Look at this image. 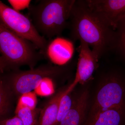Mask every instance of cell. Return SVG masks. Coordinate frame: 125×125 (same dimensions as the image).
<instances>
[{"mask_svg":"<svg viewBox=\"0 0 125 125\" xmlns=\"http://www.w3.org/2000/svg\"><path fill=\"white\" fill-rule=\"evenodd\" d=\"M71 40L85 42L99 59L115 50L116 30L102 22L92 11L86 0H75L69 20Z\"/></svg>","mask_w":125,"mask_h":125,"instance_id":"1","label":"cell"},{"mask_svg":"<svg viewBox=\"0 0 125 125\" xmlns=\"http://www.w3.org/2000/svg\"><path fill=\"white\" fill-rule=\"evenodd\" d=\"M90 82L86 118L109 108L125 106V70L117 67L99 71Z\"/></svg>","mask_w":125,"mask_h":125,"instance_id":"2","label":"cell"},{"mask_svg":"<svg viewBox=\"0 0 125 125\" xmlns=\"http://www.w3.org/2000/svg\"><path fill=\"white\" fill-rule=\"evenodd\" d=\"M75 0H42L31 5L28 15L37 31L49 39L61 36L68 27Z\"/></svg>","mask_w":125,"mask_h":125,"instance_id":"3","label":"cell"},{"mask_svg":"<svg viewBox=\"0 0 125 125\" xmlns=\"http://www.w3.org/2000/svg\"><path fill=\"white\" fill-rule=\"evenodd\" d=\"M0 55L7 66L27 65L33 68L43 56L34 44L0 23Z\"/></svg>","mask_w":125,"mask_h":125,"instance_id":"4","label":"cell"},{"mask_svg":"<svg viewBox=\"0 0 125 125\" xmlns=\"http://www.w3.org/2000/svg\"><path fill=\"white\" fill-rule=\"evenodd\" d=\"M0 23L7 29L32 43L41 53L47 40L37 31L28 15L21 13L0 0Z\"/></svg>","mask_w":125,"mask_h":125,"instance_id":"5","label":"cell"},{"mask_svg":"<svg viewBox=\"0 0 125 125\" xmlns=\"http://www.w3.org/2000/svg\"><path fill=\"white\" fill-rule=\"evenodd\" d=\"M68 67L46 64L27 71H16L10 76L13 90L21 96L34 90L43 79L46 77L56 78L67 74Z\"/></svg>","mask_w":125,"mask_h":125,"instance_id":"6","label":"cell"},{"mask_svg":"<svg viewBox=\"0 0 125 125\" xmlns=\"http://www.w3.org/2000/svg\"><path fill=\"white\" fill-rule=\"evenodd\" d=\"M90 10L102 22L115 30L125 19V0H86Z\"/></svg>","mask_w":125,"mask_h":125,"instance_id":"7","label":"cell"},{"mask_svg":"<svg viewBox=\"0 0 125 125\" xmlns=\"http://www.w3.org/2000/svg\"><path fill=\"white\" fill-rule=\"evenodd\" d=\"M79 42L76 73L72 83L75 86L78 84L83 85L92 79L98 68L99 60L88 45L83 41Z\"/></svg>","mask_w":125,"mask_h":125,"instance_id":"8","label":"cell"},{"mask_svg":"<svg viewBox=\"0 0 125 125\" xmlns=\"http://www.w3.org/2000/svg\"><path fill=\"white\" fill-rule=\"evenodd\" d=\"M73 90L71 108L58 125H83L88 113L90 81Z\"/></svg>","mask_w":125,"mask_h":125,"instance_id":"9","label":"cell"},{"mask_svg":"<svg viewBox=\"0 0 125 125\" xmlns=\"http://www.w3.org/2000/svg\"><path fill=\"white\" fill-rule=\"evenodd\" d=\"M74 51L73 41L60 36L47 40L42 54L56 65L62 66L69 62Z\"/></svg>","mask_w":125,"mask_h":125,"instance_id":"10","label":"cell"},{"mask_svg":"<svg viewBox=\"0 0 125 125\" xmlns=\"http://www.w3.org/2000/svg\"><path fill=\"white\" fill-rule=\"evenodd\" d=\"M83 125H125V106L106 109L87 117Z\"/></svg>","mask_w":125,"mask_h":125,"instance_id":"11","label":"cell"},{"mask_svg":"<svg viewBox=\"0 0 125 125\" xmlns=\"http://www.w3.org/2000/svg\"><path fill=\"white\" fill-rule=\"evenodd\" d=\"M68 87L62 88L48 100L40 111L37 125H56L59 103Z\"/></svg>","mask_w":125,"mask_h":125,"instance_id":"12","label":"cell"},{"mask_svg":"<svg viewBox=\"0 0 125 125\" xmlns=\"http://www.w3.org/2000/svg\"><path fill=\"white\" fill-rule=\"evenodd\" d=\"M40 111L39 109H31L17 105L15 115L20 119L23 125H37Z\"/></svg>","mask_w":125,"mask_h":125,"instance_id":"13","label":"cell"},{"mask_svg":"<svg viewBox=\"0 0 125 125\" xmlns=\"http://www.w3.org/2000/svg\"><path fill=\"white\" fill-rule=\"evenodd\" d=\"M75 88L70 84L67 91L61 98L58 106L56 125H58L71 108L73 102V90Z\"/></svg>","mask_w":125,"mask_h":125,"instance_id":"14","label":"cell"},{"mask_svg":"<svg viewBox=\"0 0 125 125\" xmlns=\"http://www.w3.org/2000/svg\"><path fill=\"white\" fill-rule=\"evenodd\" d=\"M5 85L0 79V118L7 112L10 106V94Z\"/></svg>","mask_w":125,"mask_h":125,"instance_id":"15","label":"cell"},{"mask_svg":"<svg viewBox=\"0 0 125 125\" xmlns=\"http://www.w3.org/2000/svg\"><path fill=\"white\" fill-rule=\"evenodd\" d=\"M54 78L46 77L43 79L34 90L36 94L42 96H48L53 94L55 93L53 82Z\"/></svg>","mask_w":125,"mask_h":125,"instance_id":"16","label":"cell"},{"mask_svg":"<svg viewBox=\"0 0 125 125\" xmlns=\"http://www.w3.org/2000/svg\"><path fill=\"white\" fill-rule=\"evenodd\" d=\"M115 30L117 35L115 50L125 61V19L119 23Z\"/></svg>","mask_w":125,"mask_h":125,"instance_id":"17","label":"cell"},{"mask_svg":"<svg viewBox=\"0 0 125 125\" xmlns=\"http://www.w3.org/2000/svg\"><path fill=\"white\" fill-rule=\"evenodd\" d=\"M37 104V98L35 92H30L21 95L17 105L30 109H36Z\"/></svg>","mask_w":125,"mask_h":125,"instance_id":"18","label":"cell"},{"mask_svg":"<svg viewBox=\"0 0 125 125\" xmlns=\"http://www.w3.org/2000/svg\"><path fill=\"white\" fill-rule=\"evenodd\" d=\"M30 0H8V2L14 10L20 11L25 9H28L31 5Z\"/></svg>","mask_w":125,"mask_h":125,"instance_id":"19","label":"cell"},{"mask_svg":"<svg viewBox=\"0 0 125 125\" xmlns=\"http://www.w3.org/2000/svg\"><path fill=\"white\" fill-rule=\"evenodd\" d=\"M0 125H23L22 121L18 116L0 120Z\"/></svg>","mask_w":125,"mask_h":125,"instance_id":"20","label":"cell"},{"mask_svg":"<svg viewBox=\"0 0 125 125\" xmlns=\"http://www.w3.org/2000/svg\"><path fill=\"white\" fill-rule=\"evenodd\" d=\"M6 67L7 66L0 55V73H3Z\"/></svg>","mask_w":125,"mask_h":125,"instance_id":"21","label":"cell"}]
</instances>
